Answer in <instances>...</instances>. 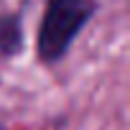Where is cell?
Returning <instances> with one entry per match:
<instances>
[{"label": "cell", "instance_id": "1", "mask_svg": "<svg viewBox=\"0 0 130 130\" xmlns=\"http://www.w3.org/2000/svg\"><path fill=\"white\" fill-rule=\"evenodd\" d=\"M94 13V0H48L38 28V56L59 61Z\"/></svg>", "mask_w": 130, "mask_h": 130}, {"label": "cell", "instance_id": "2", "mask_svg": "<svg viewBox=\"0 0 130 130\" xmlns=\"http://www.w3.org/2000/svg\"><path fill=\"white\" fill-rule=\"evenodd\" d=\"M21 43H23V28H21L18 15L0 18V54L10 56V54L21 51Z\"/></svg>", "mask_w": 130, "mask_h": 130}]
</instances>
